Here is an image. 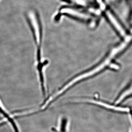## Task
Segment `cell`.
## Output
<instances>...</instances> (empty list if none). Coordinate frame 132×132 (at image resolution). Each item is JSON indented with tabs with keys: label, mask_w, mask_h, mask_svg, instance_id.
<instances>
[{
	"label": "cell",
	"mask_w": 132,
	"mask_h": 132,
	"mask_svg": "<svg viewBox=\"0 0 132 132\" xmlns=\"http://www.w3.org/2000/svg\"><path fill=\"white\" fill-rule=\"evenodd\" d=\"M26 18L36 46V51H42L43 34L39 15L37 11H31L27 14Z\"/></svg>",
	"instance_id": "obj_1"
},
{
	"label": "cell",
	"mask_w": 132,
	"mask_h": 132,
	"mask_svg": "<svg viewBox=\"0 0 132 132\" xmlns=\"http://www.w3.org/2000/svg\"><path fill=\"white\" fill-rule=\"evenodd\" d=\"M118 49H115L113 50V51L111 52V54L109 56V57H108V58L106 59L105 60L103 61V62L100 65L98 66L97 67L94 68L93 70L87 72L85 74H82V75H80L79 77H77L76 78L74 79V80H72L71 81H70L64 87L62 88V89H61V92H64V91L66 90L69 87L72 86V84L76 83V81H80L82 79L86 78L87 77L89 76H91L93 74H94L96 73H97L98 72L101 71V69H103L104 68V67L105 66H106L108 65V64H109L110 62V59H112L114 56H115V55L116 54V53L118 51Z\"/></svg>",
	"instance_id": "obj_2"
},
{
	"label": "cell",
	"mask_w": 132,
	"mask_h": 132,
	"mask_svg": "<svg viewBox=\"0 0 132 132\" xmlns=\"http://www.w3.org/2000/svg\"><path fill=\"white\" fill-rule=\"evenodd\" d=\"M60 13L66 15L84 22H88L91 21L92 17L88 14L71 7H65L60 10Z\"/></svg>",
	"instance_id": "obj_3"
},
{
	"label": "cell",
	"mask_w": 132,
	"mask_h": 132,
	"mask_svg": "<svg viewBox=\"0 0 132 132\" xmlns=\"http://www.w3.org/2000/svg\"><path fill=\"white\" fill-rule=\"evenodd\" d=\"M105 15L109 22L118 34L123 37H126L127 34L125 29L112 12L110 10H107L105 12Z\"/></svg>",
	"instance_id": "obj_4"
},
{
	"label": "cell",
	"mask_w": 132,
	"mask_h": 132,
	"mask_svg": "<svg viewBox=\"0 0 132 132\" xmlns=\"http://www.w3.org/2000/svg\"><path fill=\"white\" fill-rule=\"evenodd\" d=\"M68 120L67 117L64 116L61 118L60 120L59 130L60 132H67Z\"/></svg>",
	"instance_id": "obj_5"
},
{
	"label": "cell",
	"mask_w": 132,
	"mask_h": 132,
	"mask_svg": "<svg viewBox=\"0 0 132 132\" xmlns=\"http://www.w3.org/2000/svg\"><path fill=\"white\" fill-rule=\"evenodd\" d=\"M72 2L83 7H87L90 5V3L87 0H69Z\"/></svg>",
	"instance_id": "obj_6"
},
{
	"label": "cell",
	"mask_w": 132,
	"mask_h": 132,
	"mask_svg": "<svg viewBox=\"0 0 132 132\" xmlns=\"http://www.w3.org/2000/svg\"><path fill=\"white\" fill-rule=\"evenodd\" d=\"M51 130L53 132H60V131H59L57 129L54 128V127L52 128Z\"/></svg>",
	"instance_id": "obj_7"
}]
</instances>
